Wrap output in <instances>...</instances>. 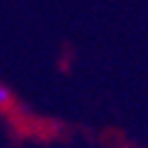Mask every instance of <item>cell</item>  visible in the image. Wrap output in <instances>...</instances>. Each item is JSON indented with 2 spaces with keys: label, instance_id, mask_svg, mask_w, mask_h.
Wrapping results in <instances>:
<instances>
[{
  "label": "cell",
  "instance_id": "6da1fadb",
  "mask_svg": "<svg viewBox=\"0 0 148 148\" xmlns=\"http://www.w3.org/2000/svg\"><path fill=\"white\" fill-rule=\"evenodd\" d=\"M14 106H16V97L7 85L0 82V113H10V110H14Z\"/></svg>",
  "mask_w": 148,
  "mask_h": 148
}]
</instances>
